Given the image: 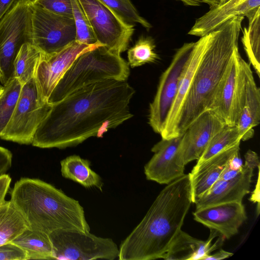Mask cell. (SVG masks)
Masks as SVG:
<instances>
[{"label":"cell","instance_id":"obj_39","mask_svg":"<svg viewBox=\"0 0 260 260\" xmlns=\"http://www.w3.org/2000/svg\"><path fill=\"white\" fill-rule=\"evenodd\" d=\"M233 255V253L222 249H220L217 252L213 254L207 256L205 260H220L228 258Z\"/></svg>","mask_w":260,"mask_h":260},{"label":"cell","instance_id":"obj_33","mask_svg":"<svg viewBox=\"0 0 260 260\" xmlns=\"http://www.w3.org/2000/svg\"><path fill=\"white\" fill-rule=\"evenodd\" d=\"M32 2L52 13L73 18L71 0H35Z\"/></svg>","mask_w":260,"mask_h":260},{"label":"cell","instance_id":"obj_29","mask_svg":"<svg viewBox=\"0 0 260 260\" xmlns=\"http://www.w3.org/2000/svg\"><path fill=\"white\" fill-rule=\"evenodd\" d=\"M4 86L0 95V136L10 120L22 85L12 77Z\"/></svg>","mask_w":260,"mask_h":260},{"label":"cell","instance_id":"obj_37","mask_svg":"<svg viewBox=\"0 0 260 260\" xmlns=\"http://www.w3.org/2000/svg\"><path fill=\"white\" fill-rule=\"evenodd\" d=\"M182 2L185 5L198 6L202 4H208L210 9L219 5L220 0H177Z\"/></svg>","mask_w":260,"mask_h":260},{"label":"cell","instance_id":"obj_34","mask_svg":"<svg viewBox=\"0 0 260 260\" xmlns=\"http://www.w3.org/2000/svg\"><path fill=\"white\" fill-rule=\"evenodd\" d=\"M0 260H27L25 251L10 242L0 246Z\"/></svg>","mask_w":260,"mask_h":260},{"label":"cell","instance_id":"obj_9","mask_svg":"<svg viewBox=\"0 0 260 260\" xmlns=\"http://www.w3.org/2000/svg\"><path fill=\"white\" fill-rule=\"evenodd\" d=\"M54 259L93 260L118 258L119 248L111 238L89 232L59 229L49 234Z\"/></svg>","mask_w":260,"mask_h":260},{"label":"cell","instance_id":"obj_5","mask_svg":"<svg viewBox=\"0 0 260 260\" xmlns=\"http://www.w3.org/2000/svg\"><path fill=\"white\" fill-rule=\"evenodd\" d=\"M128 63L103 45L81 54L59 81L48 101L53 104L85 86L107 80H127Z\"/></svg>","mask_w":260,"mask_h":260},{"label":"cell","instance_id":"obj_18","mask_svg":"<svg viewBox=\"0 0 260 260\" xmlns=\"http://www.w3.org/2000/svg\"><path fill=\"white\" fill-rule=\"evenodd\" d=\"M208 38V34L200 37L197 42H192L191 50L179 77L176 97L160 133L162 139H170L193 76L205 51Z\"/></svg>","mask_w":260,"mask_h":260},{"label":"cell","instance_id":"obj_31","mask_svg":"<svg viewBox=\"0 0 260 260\" xmlns=\"http://www.w3.org/2000/svg\"><path fill=\"white\" fill-rule=\"evenodd\" d=\"M127 23H138L149 30L151 24L142 17L131 0H99Z\"/></svg>","mask_w":260,"mask_h":260},{"label":"cell","instance_id":"obj_14","mask_svg":"<svg viewBox=\"0 0 260 260\" xmlns=\"http://www.w3.org/2000/svg\"><path fill=\"white\" fill-rule=\"evenodd\" d=\"M101 45L100 43L90 45L75 41L58 53L50 55L43 54L35 77L42 97L48 101L74 60L82 53Z\"/></svg>","mask_w":260,"mask_h":260},{"label":"cell","instance_id":"obj_30","mask_svg":"<svg viewBox=\"0 0 260 260\" xmlns=\"http://www.w3.org/2000/svg\"><path fill=\"white\" fill-rule=\"evenodd\" d=\"M155 47L152 37L140 36L135 45L127 51L128 65L134 68L155 62L159 59Z\"/></svg>","mask_w":260,"mask_h":260},{"label":"cell","instance_id":"obj_1","mask_svg":"<svg viewBox=\"0 0 260 260\" xmlns=\"http://www.w3.org/2000/svg\"><path fill=\"white\" fill-rule=\"evenodd\" d=\"M135 91L126 80H107L72 92L52 104L31 144L42 148L76 146L103 137L133 117L129 103Z\"/></svg>","mask_w":260,"mask_h":260},{"label":"cell","instance_id":"obj_23","mask_svg":"<svg viewBox=\"0 0 260 260\" xmlns=\"http://www.w3.org/2000/svg\"><path fill=\"white\" fill-rule=\"evenodd\" d=\"M12 243L25 251L27 259H54L52 244L47 234L27 228Z\"/></svg>","mask_w":260,"mask_h":260},{"label":"cell","instance_id":"obj_12","mask_svg":"<svg viewBox=\"0 0 260 260\" xmlns=\"http://www.w3.org/2000/svg\"><path fill=\"white\" fill-rule=\"evenodd\" d=\"M192 42L177 49L167 69L162 74L157 91L149 106V124L154 132L160 133L176 97L179 77L191 50Z\"/></svg>","mask_w":260,"mask_h":260},{"label":"cell","instance_id":"obj_41","mask_svg":"<svg viewBox=\"0 0 260 260\" xmlns=\"http://www.w3.org/2000/svg\"><path fill=\"white\" fill-rule=\"evenodd\" d=\"M17 0H0V20Z\"/></svg>","mask_w":260,"mask_h":260},{"label":"cell","instance_id":"obj_17","mask_svg":"<svg viewBox=\"0 0 260 260\" xmlns=\"http://www.w3.org/2000/svg\"><path fill=\"white\" fill-rule=\"evenodd\" d=\"M254 169L244 163L242 170L235 177L228 180L218 179L194 202L196 209L225 203L242 202L250 192Z\"/></svg>","mask_w":260,"mask_h":260},{"label":"cell","instance_id":"obj_36","mask_svg":"<svg viewBox=\"0 0 260 260\" xmlns=\"http://www.w3.org/2000/svg\"><path fill=\"white\" fill-rule=\"evenodd\" d=\"M11 178L8 174L0 175V202L5 200V197L9 191Z\"/></svg>","mask_w":260,"mask_h":260},{"label":"cell","instance_id":"obj_44","mask_svg":"<svg viewBox=\"0 0 260 260\" xmlns=\"http://www.w3.org/2000/svg\"><path fill=\"white\" fill-rule=\"evenodd\" d=\"M30 1H35V0H30Z\"/></svg>","mask_w":260,"mask_h":260},{"label":"cell","instance_id":"obj_7","mask_svg":"<svg viewBox=\"0 0 260 260\" xmlns=\"http://www.w3.org/2000/svg\"><path fill=\"white\" fill-rule=\"evenodd\" d=\"M51 106L40 93L36 78L31 79L22 85L11 118L0 138L20 144H31Z\"/></svg>","mask_w":260,"mask_h":260},{"label":"cell","instance_id":"obj_26","mask_svg":"<svg viewBox=\"0 0 260 260\" xmlns=\"http://www.w3.org/2000/svg\"><path fill=\"white\" fill-rule=\"evenodd\" d=\"M260 8L247 17L248 25L244 28L241 42L257 75H260Z\"/></svg>","mask_w":260,"mask_h":260},{"label":"cell","instance_id":"obj_32","mask_svg":"<svg viewBox=\"0 0 260 260\" xmlns=\"http://www.w3.org/2000/svg\"><path fill=\"white\" fill-rule=\"evenodd\" d=\"M71 1L76 29V41L90 45L99 43L79 1Z\"/></svg>","mask_w":260,"mask_h":260},{"label":"cell","instance_id":"obj_2","mask_svg":"<svg viewBox=\"0 0 260 260\" xmlns=\"http://www.w3.org/2000/svg\"><path fill=\"white\" fill-rule=\"evenodd\" d=\"M189 174L175 179L159 192L147 213L119 248V260L163 258L181 230L191 205Z\"/></svg>","mask_w":260,"mask_h":260},{"label":"cell","instance_id":"obj_40","mask_svg":"<svg viewBox=\"0 0 260 260\" xmlns=\"http://www.w3.org/2000/svg\"><path fill=\"white\" fill-rule=\"evenodd\" d=\"M258 178L257 183L255 186V189L253 190L251 196L249 199V200L253 203H257V211L258 213L259 210V166L258 167Z\"/></svg>","mask_w":260,"mask_h":260},{"label":"cell","instance_id":"obj_42","mask_svg":"<svg viewBox=\"0 0 260 260\" xmlns=\"http://www.w3.org/2000/svg\"><path fill=\"white\" fill-rule=\"evenodd\" d=\"M229 1V0H220L219 4L218 5H222V4L225 3L226 2H227Z\"/></svg>","mask_w":260,"mask_h":260},{"label":"cell","instance_id":"obj_4","mask_svg":"<svg viewBox=\"0 0 260 260\" xmlns=\"http://www.w3.org/2000/svg\"><path fill=\"white\" fill-rule=\"evenodd\" d=\"M10 195V200L29 229L48 235L59 229L90 231L79 202L51 184L38 179L21 178Z\"/></svg>","mask_w":260,"mask_h":260},{"label":"cell","instance_id":"obj_13","mask_svg":"<svg viewBox=\"0 0 260 260\" xmlns=\"http://www.w3.org/2000/svg\"><path fill=\"white\" fill-rule=\"evenodd\" d=\"M225 124L213 112L207 110L194 120L182 135L176 155V164L184 167L198 160L211 138Z\"/></svg>","mask_w":260,"mask_h":260},{"label":"cell","instance_id":"obj_11","mask_svg":"<svg viewBox=\"0 0 260 260\" xmlns=\"http://www.w3.org/2000/svg\"><path fill=\"white\" fill-rule=\"evenodd\" d=\"M98 42L120 55L127 49L134 25L126 23L99 0H79Z\"/></svg>","mask_w":260,"mask_h":260},{"label":"cell","instance_id":"obj_3","mask_svg":"<svg viewBox=\"0 0 260 260\" xmlns=\"http://www.w3.org/2000/svg\"><path fill=\"white\" fill-rule=\"evenodd\" d=\"M244 17L236 16L208 34L207 45L193 76L170 139L182 135L208 110L232 56Z\"/></svg>","mask_w":260,"mask_h":260},{"label":"cell","instance_id":"obj_38","mask_svg":"<svg viewBox=\"0 0 260 260\" xmlns=\"http://www.w3.org/2000/svg\"><path fill=\"white\" fill-rule=\"evenodd\" d=\"M245 163L254 169L259 166V157L257 154L251 150H248L245 154Z\"/></svg>","mask_w":260,"mask_h":260},{"label":"cell","instance_id":"obj_21","mask_svg":"<svg viewBox=\"0 0 260 260\" xmlns=\"http://www.w3.org/2000/svg\"><path fill=\"white\" fill-rule=\"evenodd\" d=\"M259 122L260 89L255 83L250 66L246 73L245 102L236 125L241 136V141H247L253 137V128L258 125Z\"/></svg>","mask_w":260,"mask_h":260},{"label":"cell","instance_id":"obj_6","mask_svg":"<svg viewBox=\"0 0 260 260\" xmlns=\"http://www.w3.org/2000/svg\"><path fill=\"white\" fill-rule=\"evenodd\" d=\"M32 1L17 0L0 20V82L13 77L14 62L22 46L31 43Z\"/></svg>","mask_w":260,"mask_h":260},{"label":"cell","instance_id":"obj_25","mask_svg":"<svg viewBox=\"0 0 260 260\" xmlns=\"http://www.w3.org/2000/svg\"><path fill=\"white\" fill-rule=\"evenodd\" d=\"M43 53L32 43L24 44L14 62L13 77L23 85L36 77Z\"/></svg>","mask_w":260,"mask_h":260},{"label":"cell","instance_id":"obj_35","mask_svg":"<svg viewBox=\"0 0 260 260\" xmlns=\"http://www.w3.org/2000/svg\"><path fill=\"white\" fill-rule=\"evenodd\" d=\"M12 154L10 150L0 146V175H3L12 166Z\"/></svg>","mask_w":260,"mask_h":260},{"label":"cell","instance_id":"obj_20","mask_svg":"<svg viewBox=\"0 0 260 260\" xmlns=\"http://www.w3.org/2000/svg\"><path fill=\"white\" fill-rule=\"evenodd\" d=\"M240 145L237 143L194 166L189 173L192 203L218 180L230 160L240 151Z\"/></svg>","mask_w":260,"mask_h":260},{"label":"cell","instance_id":"obj_10","mask_svg":"<svg viewBox=\"0 0 260 260\" xmlns=\"http://www.w3.org/2000/svg\"><path fill=\"white\" fill-rule=\"evenodd\" d=\"M76 38L73 18L55 14L33 3L31 43L44 55L60 52L76 41Z\"/></svg>","mask_w":260,"mask_h":260},{"label":"cell","instance_id":"obj_43","mask_svg":"<svg viewBox=\"0 0 260 260\" xmlns=\"http://www.w3.org/2000/svg\"><path fill=\"white\" fill-rule=\"evenodd\" d=\"M4 91V86L0 84V95L3 93Z\"/></svg>","mask_w":260,"mask_h":260},{"label":"cell","instance_id":"obj_8","mask_svg":"<svg viewBox=\"0 0 260 260\" xmlns=\"http://www.w3.org/2000/svg\"><path fill=\"white\" fill-rule=\"evenodd\" d=\"M250 66L236 49L208 107V110L225 125L237 124L245 102L246 73Z\"/></svg>","mask_w":260,"mask_h":260},{"label":"cell","instance_id":"obj_27","mask_svg":"<svg viewBox=\"0 0 260 260\" xmlns=\"http://www.w3.org/2000/svg\"><path fill=\"white\" fill-rule=\"evenodd\" d=\"M204 241L196 239L182 231L172 241L164 255L165 260H198Z\"/></svg>","mask_w":260,"mask_h":260},{"label":"cell","instance_id":"obj_24","mask_svg":"<svg viewBox=\"0 0 260 260\" xmlns=\"http://www.w3.org/2000/svg\"><path fill=\"white\" fill-rule=\"evenodd\" d=\"M27 224L11 200L0 202V246L12 242Z\"/></svg>","mask_w":260,"mask_h":260},{"label":"cell","instance_id":"obj_19","mask_svg":"<svg viewBox=\"0 0 260 260\" xmlns=\"http://www.w3.org/2000/svg\"><path fill=\"white\" fill-rule=\"evenodd\" d=\"M260 8V0H229L198 18L188 35L203 37L236 16L248 17Z\"/></svg>","mask_w":260,"mask_h":260},{"label":"cell","instance_id":"obj_28","mask_svg":"<svg viewBox=\"0 0 260 260\" xmlns=\"http://www.w3.org/2000/svg\"><path fill=\"white\" fill-rule=\"evenodd\" d=\"M241 136L237 126L225 125L210 140L197 163L205 161L222 150L240 143Z\"/></svg>","mask_w":260,"mask_h":260},{"label":"cell","instance_id":"obj_22","mask_svg":"<svg viewBox=\"0 0 260 260\" xmlns=\"http://www.w3.org/2000/svg\"><path fill=\"white\" fill-rule=\"evenodd\" d=\"M62 177L73 180L86 188L95 187L102 191L103 183L99 174L90 168V161L73 155L60 161Z\"/></svg>","mask_w":260,"mask_h":260},{"label":"cell","instance_id":"obj_15","mask_svg":"<svg viewBox=\"0 0 260 260\" xmlns=\"http://www.w3.org/2000/svg\"><path fill=\"white\" fill-rule=\"evenodd\" d=\"M194 219L230 239L238 233L239 229L247 219L242 202L222 203L196 209L193 213Z\"/></svg>","mask_w":260,"mask_h":260},{"label":"cell","instance_id":"obj_16","mask_svg":"<svg viewBox=\"0 0 260 260\" xmlns=\"http://www.w3.org/2000/svg\"><path fill=\"white\" fill-rule=\"evenodd\" d=\"M182 135L169 139H162L151 149L154 153L144 166L148 180L168 184L184 175V167L176 164V155Z\"/></svg>","mask_w":260,"mask_h":260}]
</instances>
